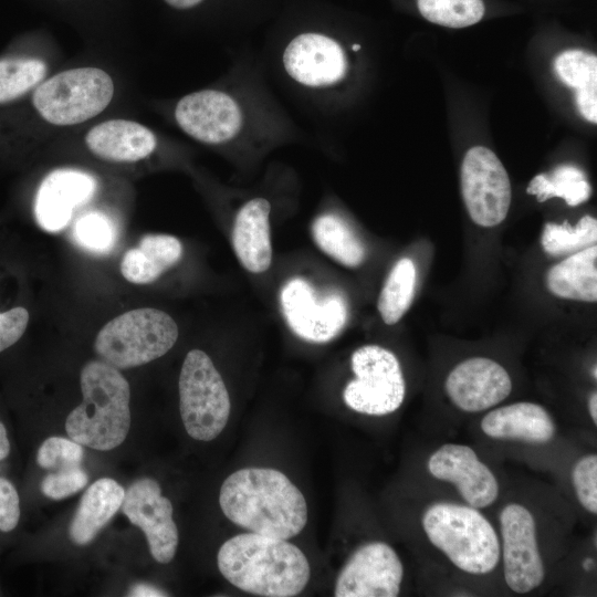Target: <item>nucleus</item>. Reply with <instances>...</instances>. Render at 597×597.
Instances as JSON below:
<instances>
[{"instance_id": "f8f14e48", "label": "nucleus", "mask_w": 597, "mask_h": 597, "mask_svg": "<svg viewBox=\"0 0 597 597\" xmlns=\"http://www.w3.org/2000/svg\"><path fill=\"white\" fill-rule=\"evenodd\" d=\"M404 566L395 549L384 542L359 546L341 569L334 588L336 597H396Z\"/></svg>"}, {"instance_id": "a211bd4d", "label": "nucleus", "mask_w": 597, "mask_h": 597, "mask_svg": "<svg viewBox=\"0 0 597 597\" xmlns=\"http://www.w3.org/2000/svg\"><path fill=\"white\" fill-rule=\"evenodd\" d=\"M95 179L85 172L61 169L48 175L41 182L34 202L38 224L45 231L65 228L75 207L93 196Z\"/></svg>"}, {"instance_id": "39448f33", "label": "nucleus", "mask_w": 597, "mask_h": 597, "mask_svg": "<svg viewBox=\"0 0 597 597\" xmlns=\"http://www.w3.org/2000/svg\"><path fill=\"white\" fill-rule=\"evenodd\" d=\"M179 335L166 312L138 307L108 321L97 333L94 349L102 360L126 369L148 364L168 353Z\"/></svg>"}, {"instance_id": "c85d7f7f", "label": "nucleus", "mask_w": 597, "mask_h": 597, "mask_svg": "<svg viewBox=\"0 0 597 597\" xmlns=\"http://www.w3.org/2000/svg\"><path fill=\"white\" fill-rule=\"evenodd\" d=\"M597 220L590 216L579 219L575 226L548 222L544 226L541 243L549 255H562L579 251L596 243Z\"/></svg>"}, {"instance_id": "bb28decb", "label": "nucleus", "mask_w": 597, "mask_h": 597, "mask_svg": "<svg viewBox=\"0 0 597 597\" xmlns=\"http://www.w3.org/2000/svg\"><path fill=\"white\" fill-rule=\"evenodd\" d=\"M527 193L534 195L540 202L557 197L575 207L589 199L591 187L579 168L563 165L551 174L536 175L527 186Z\"/></svg>"}, {"instance_id": "aec40b11", "label": "nucleus", "mask_w": 597, "mask_h": 597, "mask_svg": "<svg viewBox=\"0 0 597 597\" xmlns=\"http://www.w3.org/2000/svg\"><path fill=\"white\" fill-rule=\"evenodd\" d=\"M480 426L490 438L527 443H546L556 432L548 411L538 404L527 401L491 410L482 418Z\"/></svg>"}, {"instance_id": "20e7f679", "label": "nucleus", "mask_w": 597, "mask_h": 597, "mask_svg": "<svg viewBox=\"0 0 597 597\" xmlns=\"http://www.w3.org/2000/svg\"><path fill=\"white\" fill-rule=\"evenodd\" d=\"M421 524L429 542L459 569L483 575L496 567L500 541L492 524L478 509L434 503L425 511Z\"/></svg>"}, {"instance_id": "2f4dec72", "label": "nucleus", "mask_w": 597, "mask_h": 597, "mask_svg": "<svg viewBox=\"0 0 597 597\" xmlns=\"http://www.w3.org/2000/svg\"><path fill=\"white\" fill-rule=\"evenodd\" d=\"M83 458L82 444L62 437L48 438L36 453V462L43 469L80 467Z\"/></svg>"}, {"instance_id": "6e6552de", "label": "nucleus", "mask_w": 597, "mask_h": 597, "mask_svg": "<svg viewBox=\"0 0 597 597\" xmlns=\"http://www.w3.org/2000/svg\"><path fill=\"white\" fill-rule=\"evenodd\" d=\"M355 378L344 389L347 407L368 416H385L404 402L406 383L396 355L379 345H365L350 357Z\"/></svg>"}, {"instance_id": "b1692460", "label": "nucleus", "mask_w": 597, "mask_h": 597, "mask_svg": "<svg viewBox=\"0 0 597 597\" xmlns=\"http://www.w3.org/2000/svg\"><path fill=\"white\" fill-rule=\"evenodd\" d=\"M548 291L561 298L597 301V247L593 244L553 265L546 274Z\"/></svg>"}, {"instance_id": "ea45409f", "label": "nucleus", "mask_w": 597, "mask_h": 597, "mask_svg": "<svg viewBox=\"0 0 597 597\" xmlns=\"http://www.w3.org/2000/svg\"><path fill=\"white\" fill-rule=\"evenodd\" d=\"M202 1L203 0H164L166 4L177 10L192 9L200 4Z\"/></svg>"}, {"instance_id": "f257e3e1", "label": "nucleus", "mask_w": 597, "mask_h": 597, "mask_svg": "<svg viewBox=\"0 0 597 597\" xmlns=\"http://www.w3.org/2000/svg\"><path fill=\"white\" fill-rule=\"evenodd\" d=\"M220 507L232 523L253 533L289 540L307 522V504L281 471L244 468L231 473L219 493Z\"/></svg>"}, {"instance_id": "58836bf2", "label": "nucleus", "mask_w": 597, "mask_h": 597, "mask_svg": "<svg viewBox=\"0 0 597 597\" xmlns=\"http://www.w3.org/2000/svg\"><path fill=\"white\" fill-rule=\"evenodd\" d=\"M11 446L6 426L0 421V461L7 459L10 454Z\"/></svg>"}, {"instance_id": "c9c22d12", "label": "nucleus", "mask_w": 597, "mask_h": 597, "mask_svg": "<svg viewBox=\"0 0 597 597\" xmlns=\"http://www.w3.org/2000/svg\"><path fill=\"white\" fill-rule=\"evenodd\" d=\"M30 321L27 307L17 305L0 311V353L13 346L25 333Z\"/></svg>"}, {"instance_id": "7ed1b4c3", "label": "nucleus", "mask_w": 597, "mask_h": 597, "mask_svg": "<svg viewBox=\"0 0 597 597\" xmlns=\"http://www.w3.org/2000/svg\"><path fill=\"white\" fill-rule=\"evenodd\" d=\"M82 402L67 416V436L88 448L108 451L127 437L130 427L129 384L104 360L84 365L80 375Z\"/></svg>"}, {"instance_id": "c756f323", "label": "nucleus", "mask_w": 597, "mask_h": 597, "mask_svg": "<svg viewBox=\"0 0 597 597\" xmlns=\"http://www.w3.org/2000/svg\"><path fill=\"white\" fill-rule=\"evenodd\" d=\"M46 66L38 59L0 60V104L13 101L38 85Z\"/></svg>"}, {"instance_id": "0eeeda50", "label": "nucleus", "mask_w": 597, "mask_h": 597, "mask_svg": "<svg viewBox=\"0 0 597 597\" xmlns=\"http://www.w3.org/2000/svg\"><path fill=\"white\" fill-rule=\"evenodd\" d=\"M112 77L97 67L61 72L40 84L33 93L38 113L54 125H75L103 112L112 101Z\"/></svg>"}, {"instance_id": "423d86ee", "label": "nucleus", "mask_w": 597, "mask_h": 597, "mask_svg": "<svg viewBox=\"0 0 597 597\" xmlns=\"http://www.w3.org/2000/svg\"><path fill=\"white\" fill-rule=\"evenodd\" d=\"M178 388L180 416L187 433L198 441L217 438L229 420L231 404L220 373L203 350L187 353Z\"/></svg>"}, {"instance_id": "dca6fc26", "label": "nucleus", "mask_w": 597, "mask_h": 597, "mask_svg": "<svg viewBox=\"0 0 597 597\" xmlns=\"http://www.w3.org/2000/svg\"><path fill=\"white\" fill-rule=\"evenodd\" d=\"M451 402L465 412H478L503 401L512 391L506 369L488 357H471L459 363L444 381Z\"/></svg>"}, {"instance_id": "7c9ffc66", "label": "nucleus", "mask_w": 597, "mask_h": 597, "mask_svg": "<svg viewBox=\"0 0 597 597\" xmlns=\"http://www.w3.org/2000/svg\"><path fill=\"white\" fill-rule=\"evenodd\" d=\"M417 4L428 21L454 29L478 23L485 11L482 0H417Z\"/></svg>"}, {"instance_id": "2eb2a0df", "label": "nucleus", "mask_w": 597, "mask_h": 597, "mask_svg": "<svg viewBox=\"0 0 597 597\" xmlns=\"http://www.w3.org/2000/svg\"><path fill=\"white\" fill-rule=\"evenodd\" d=\"M282 63L287 75L308 88H327L338 84L347 73L342 45L317 32H304L285 46Z\"/></svg>"}, {"instance_id": "6ab92c4d", "label": "nucleus", "mask_w": 597, "mask_h": 597, "mask_svg": "<svg viewBox=\"0 0 597 597\" xmlns=\"http://www.w3.org/2000/svg\"><path fill=\"white\" fill-rule=\"evenodd\" d=\"M271 205L264 198H253L238 211L232 228V247L244 269L265 272L272 262L270 232Z\"/></svg>"}, {"instance_id": "4c0bfd02", "label": "nucleus", "mask_w": 597, "mask_h": 597, "mask_svg": "<svg viewBox=\"0 0 597 597\" xmlns=\"http://www.w3.org/2000/svg\"><path fill=\"white\" fill-rule=\"evenodd\" d=\"M128 595L137 597L167 596L164 590L150 584L144 583L135 584L134 586H132Z\"/></svg>"}, {"instance_id": "393cba45", "label": "nucleus", "mask_w": 597, "mask_h": 597, "mask_svg": "<svg viewBox=\"0 0 597 597\" xmlns=\"http://www.w3.org/2000/svg\"><path fill=\"white\" fill-rule=\"evenodd\" d=\"M558 77L576 90V105L589 122H597V59L595 55L569 50L561 53L555 61Z\"/></svg>"}, {"instance_id": "4be33fe9", "label": "nucleus", "mask_w": 597, "mask_h": 597, "mask_svg": "<svg viewBox=\"0 0 597 597\" xmlns=\"http://www.w3.org/2000/svg\"><path fill=\"white\" fill-rule=\"evenodd\" d=\"M182 252V244L175 235L148 233L136 247L125 252L119 270L123 277L132 284H150L176 265Z\"/></svg>"}, {"instance_id": "473e14b6", "label": "nucleus", "mask_w": 597, "mask_h": 597, "mask_svg": "<svg viewBox=\"0 0 597 597\" xmlns=\"http://www.w3.org/2000/svg\"><path fill=\"white\" fill-rule=\"evenodd\" d=\"M572 481L580 505L589 513H597V455L580 458L572 471Z\"/></svg>"}, {"instance_id": "4468645a", "label": "nucleus", "mask_w": 597, "mask_h": 597, "mask_svg": "<svg viewBox=\"0 0 597 597\" xmlns=\"http://www.w3.org/2000/svg\"><path fill=\"white\" fill-rule=\"evenodd\" d=\"M175 119L191 138L210 145L233 139L243 125L239 103L230 94L217 90L184 96L176 105Z\"/></svg>"}, {"instance_id": "f3484780", "label": "nucleus", "mask_w": 597, "mask_h": 597, "mask_svg": "<svg viewBox=\"0 0 597 597\" xmlns=\"http://www.w3.org/2000/svg\"><path fill=\"white\" fill-rule=\"evenodd\" d=\"M427 467L436 479L452 483L470 506L485 507L498 498L495 475L469 446L446 443L429 457Z\"/></svg>"}, {"instance_id": "e433bc0d", "label": "nucleus", "mask_w": 597, "mask_h": 597, "mask_svg": "<svg viewBox=\"0 0 597 597\" xmlns=\"http://www.w3.org/2000/svg\"><path fill=\"white\" fill-rule=\"evenodd\" d=\"M20 498L14 484L0 476V531H13L20 520Z\"/></svg>"}, {"instance_id": "f03ea898", "label": "nucleus", "mask_w": 597, "mask_h": 597, "mask_svg": "<svg viewBox=\"0 0 597 597\" xmlns=\"http://www.w3.org/2000/svg\"><path fill=\"white\" fill-rule=\"evenodd\" d=\"M218 568L237 588L258 596L292 597L307 585V557L286 540L253 532L227 540L218 551Z\"/></svg>"}, {"instance_id": "5701e85b", "label": "nucleus", "mask_w": 597, "mask_h": 597, "mask_svg": "<svg viewBox=\"0 0 597 597\" xmlns=\"http://www.w3.org/2000/svg\"><path fill=\"white\" fill-rule=\"evenodd\" d=\"M124 488L114 479L102 478L86 489L70 524L73 543L86 545L111 521L122 506Z\"/></svg>"}, {"instance_id": "ddd939ff", "label": "nucleus", "mask_w": 597, "mask_h": 597, "mask_svg": "<svg viewBox=\"0 0 597 597\" xmlns=\"http://www.w3.org/2000/svg\"><path fill=\"white\" fill-rule=\"evenodd\" d=\"M121 507L130 523L144 532L155 561L171 562L178 547V528L172 519V504L161 495L158 482L150 478L133 482L125 491Z\"/></svg>"}, {"instance_id": "f704fd0d", "label": "nucleus", "mask_w": 597, "mask_h": 597, "mask_svg": "<svg viewBox=\"0 0 597 597\" xmlns=\"http://www.w3.org/2000/svg\"><path fill=\"white\" fill-rule=\"evenodd\" d=\"M88 476L80 467L59 469L48 474L41 482L42 493L50 499L61 500L82 490Z\"/></svg>"}, {"instance_id": "9d476101", "label": "nucleus", "mask_w": 597, "mask_h": 597, "mask_svg": "<svg viewBox=\"0 0 597 597\" xmlns=\"http://www.w3.org/2000/svg\"><path fill=\"white\" fill-rule=\"evenodd\" d=\"M461 189L472 221L491 228L507 216L512 189L509 175L489 148L475 146L468 150L461 166Z\"/></svg>"}, {"instance_id": "a19ab883", "label": "nucleus", "mask_w": 597, "mask_h": 597, "mask_svg": "<svg viewBox=\"0 0 597 597\" xmlns=\"http://www.w3.org/2000/svg\"><path fill=\"white\" fill-rule=\"evenodd\" d=\"M588 411L595 425H597V394L593 391L588 399Z\"/></svg>"}, {"instance_id": "9b49d317", "label": "nucleus", "mask_w": 597, "mask_h": 597, "mask_svg": "<svg viewBox=\"0 0 597 597\" xmlns=\"http://www.w3.org/2000/svg\"><path fill=\"white\" fill-rule=\"evenodd\" d=\"M504 579L511 590L525 594L544 580L533 514L524 505L510 503L500 513Z\"/></svg>"}, {"instance_id": "cd10ccee", "label": "nucleus", "mask_w": 597, "mask_h": 597, "mask_svg": "<svg viewBox=\"0 0 597 597\" xmlns=\"http://www.w3.org/2000/svg\"><path fill=\"white\" fill-rule=\"evenodd\" d=\"M417 271L410 258L399 259L390 270L378 297V312L387 325H394L408 311L416 289Z\"/></svg>"}, {"instance_id": "a878e982", "label": "nucleus", "mask_w": 597, "mask_h": 597, "mask_svg": "<svg viewBox=\"0 0 597 597\" xmlns=\"http://www.w3.org/2000/svg\"><path fill=\"white\" fill-rule=\"evenodd\" d=\"M316 245L347 268H357L365 260V248L350 227L335 213H323L312 224Z\"/></svg>"}, {"instance_id": "79ce46f5", "label": "nucleus", "mask_w": 597, "mask_h": 597, "mask_svg": "<svg viewBox=\"0 0 597 597\" xmlns=\"http://www.w3.org/2000/svg\"><path fill=\"white\" fill-rule=\"evenodd\" d=\"M352 48H353L354 51H358L360 49V45L359 44H354Z\"/></svg>"}, {"instance_id": "412c9836", "label": "nucleus", "mask_w": 597, "mask_h": 597, "mask_svg": "<svg viewBox=\"0 0 597 597\" xmlns=\"http://www.w3.org/2000/svg\"><path fill=\"white\" fill-rule=\"evenodd\" d=\"M85 143L95 156L116 163L145 159L157 145L150 129L126 119L106 121L94 126L86 134Z\"/></svg>"}, {"instance_id": "1a4fd4ad", "label": "nucleus", "mask_w": 597, "mask_h": 597, "mask_svg": "<svg viewBox=\"0 0 597 597\" xmlns=\"http://www.w3.org/2000/svg\"><path fill=\"white\" fill-rule=\"evenodd\" d=\"M280 304L290 329L300 338L324 344L345 327L348 307L336 290H322L302 276L287 280L280 291Z\"/></svg>"}, {"instance_id": "72a5a7b5", "label": "nucleus", "mask_w": 597, "mask_h": 597, "mask_svg": "<svg viewBox=\"0 0 597 597\" xmlns=\"http://www.w3.org/2000/svg\"><path fill=\"white\" fill-rule=\"evenodd\" d=\"M75 235L85 248L97 252L108 250L114 240L111 221L97 212L87 213L76 222Z\"/></svg>"}]
</instances>
